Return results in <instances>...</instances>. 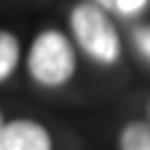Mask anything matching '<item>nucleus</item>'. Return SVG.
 <instances>
[{"mask_svg":"<svg viewBox=\"0 0 150 150\" xmlns=\"http://www.w3.org/2000/svg\"><path fill=\"white\" fill-rule=\"evenodd\" d=\"M26 61H29L32 76L40 84H47V87L63 84L76 69L74 47L61 32H42L34 40Z\"/></svg>","mask_w":150,"mask_h":150,"instance_id":"f257e3e1","label":"nucleus"},{"mask_svg":"<svg viewBox=\"0 0 150 150\" xmlns=\"http://www.w3.org/2000/svg\"><path fill=\"white\" fill-rule=\"evenodd\" d=\"M71 29L76 42L87 55L103 63H113L119 58V34L108 16L90 3H82L71 11Z\"/></svg>","mask_w":150,"mask_h":150,"instance_id":"f03ea898","label":"nucleus"},{"mask_svg":"<svg viewBox=\"0 0 150 150\" xmlns=\"http://www.w3.org/2000/svg\"><path fill=\"white\" fill-rule=\"evenodd\" d=\"M0 150H50V134L26 119L0 124Z\"/></svg>","mask_w":150,"mask_h":150,"instance_id":"7ed1b4c3","label":"nucleus"},{"mask_svg":"<svg viewBox=\"0 0 150 150\" xmlns=\"http://www.w3.org/2000/svg\"><path fill=\"white\" fill-rule=\"evenodd\" d=\"M121 150H150V121H132L124 127Z\"/></svg>","mask_w":150,"mask_h":150,"instance_id":"20e7f679","label":"nucleus"},{"mask_svg":"<svg viewBox=\"0 0 150 150\" xmlns=\"http://www.w3.org/2000/svg\"><path fill=\"white\" fill-rule=\"evenodd\" d=\"M18 63V42L11 32H0V82L13 74Z\"/></svg>","mask_w":150,"mask_h":150,"instance_id":"39448f33","label":"nucleus"},{"mask_svg":"<svg viewBox=\"0 0 150 150\" xmlns=\"http://www.w3.org/2000/svg\"><path fill=\"white\" fill-rule=\"evenodd\" d=\"M145 3H148V0H113V8L129 16V13H137V11H142V8H145Z\"/></svg>","mask_w":150,"mask_h":150,"instance_id":"423d86ee","label":"nucleus"},{"mask_svg":"<svg viewBox=\"0 0 150 150\" xmlns=\"http://www.w3.org/2000/svg\"><path fill=\"white\" fill-rule=\"evenodd\" d=\"M134 40H137V45L150 55V29H137L134 32Z\"/></svg>","mask_w":150,"mask_h":150,"instance_id":"0eeeda50","label":"nucleus"},{"mask_svg":"<svg viewBox=\"0 0 150 150\" xmlns=\"http://www.w3.org/2000/svg\"><path fill=\"white\" fill-rule=\"evenodd\" d=\"M100 3H103V5H113V0H100Z\"/></svg>","mask_w":150,"mask_h":150,"instance_id":"6e6552de","label":"nucleus"},{"mask_svg":"<svg viewBox=\"0 0 150 150\" xmlns=\"http://www.w3.org/2000/svg\"><path fill=\"white\" fill-rule=\"evenodd\" d=\"M0 124H3V116H0Z\"/></svg>","mask_w":150,"mask_h":150,"instance_id":"1a4fd4ad","label":"nucleus"}]
</instances>
